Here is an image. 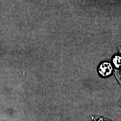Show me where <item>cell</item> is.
I'll return each mask as SVG.
<instances>
[{
	"label": "cell",
	"mask_w": 121,
	"mask_h": 121,
	"mask_svg": "<svg viewBox=\"0 0 121 121\" xmlns=\"http://www.w3.org/2000/svg\"><path fill=\"white\" fill-rule=\"evenodd\" d=\"M112 68L110 63L104 62L100 65L98 68V71L101 75L106 77L110 75L112 71Z\"/></svg>",
	"instance_id": "6da1fadb"
},
{
	"label": "cell",
	"mask_w": 121,
	"mask_h": 121,
	"mask_svg": "<svg viewBox=\"0 0 121 121\" xmlns=\"http://www.w3.org/2000/svg\"><path fill=\"white\" fill-rule=\"evenodd\" d=\"M113 63L117 68L121 66V57L119 56H115L113 59Z\"/></svg>",
	"instance_id": "7a4b0ae2"
}]
</instances>
